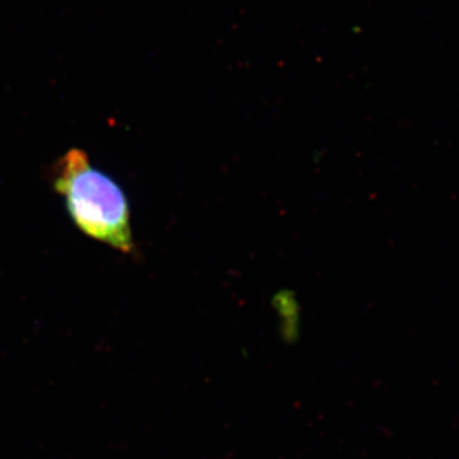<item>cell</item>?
Segmentation results:
<instances>
[{
  "label": "cell",
  "instance_id": "cell-1",
  "mask_svg": "<svg viewBox=\"0 0 459 459\" xmlns=\"http://www.w3.org/2000/svg\"><path fill=\"white\" fill-rule=\"evenodd\" d=\"M53 188L65 199L72 221L87 237L131 255L134 240L131 208L122 186L72 148L53 169Z\"/></svg>",
  "mask_w": 459,
  "mask_h": 459
}]
</instances>
